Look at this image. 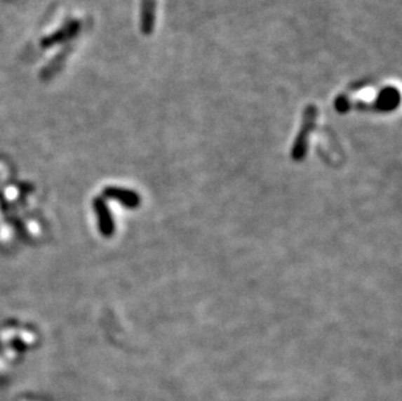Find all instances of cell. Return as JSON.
Segmentation results:
<instances>
[{
  "instance_id": "2",
  "label": "cell",
  "mask_w": 402,
  "mask_h": 401,
  "mask_svg": "<svg viewBox=\"0 0 402 401\" xmlns=\"http://www.w3.org/2000/svg\"><path fill=\"white\" fill-rule=\"evenodd\" d=\"M400 102V96L397 93V90L394 88H387L383 90L377 98L376 102V110L379 111H391L394 110Z\"/></svg>"
},
{
  "instance_id": "3",
  "label": "cell",
  "mask_w": 402,
  "mask_h": 401,
  "mask_svg": "<svg viewBox=\"0 0 402 401\" xmlns=\"http://www.w3.org/2000/svg\"><path fill=\"white\" fill-rule=\"evenodd\" d=\"M111 192H112L111 193L112 196L128 207H137L140 204V197L137 196L134 192L123 190V189H112Z\"/></svg>"
},
{
  "instance_id": "1",
  "label": "cell",
  "mask_w": 402,
  "mask_h": 401,
  "mask_svg": "<svg viewBox=\"0 0 402 401\" xmlns=\"http://www.w3.org/2000/svg\"><path fill=\"white\" fill-rule=\"evenodd\" d=\"M315 119H316V108L314 106L306 107L301 131L297 134L295 145L292 149L293 161H304V158L307 154V147H309V137H310V134L313 133L314 126H315Z\"/></svg>"
},
{
  "instance_id": "5",
  "label": "cell",
  "mask_w": 402,
  "mask_h": 401,
  "mask_svg": "<svg viewBox=\"0 0 402 401\" xmlns=\"http://www.w3.org/2000/svg\"><path fill=\"white\" fill-rule=\"evenodd\" d=\"M349 107H350V105H349L348 100L344 98V97H341V98H337L336 100V108H337V111L341 112V114H344V112H347L348 111Z\"/></svg>"
},
{
  "instance_id": "4",
  "label": "cell",
  "mask_w": 402,
  "mask_h": 401,
  "mask_svg": "<svg viewBox=\"0 0 402 401\" xmlns=\"http://www.w3.org/2000/svg\"><path fill=\"white\" fill-rule=\"evenodd\" d=\"M155 20V0H145V9H143V27L145 32L150 33L154 27Z\"/></svg>"
}]
</instances>
